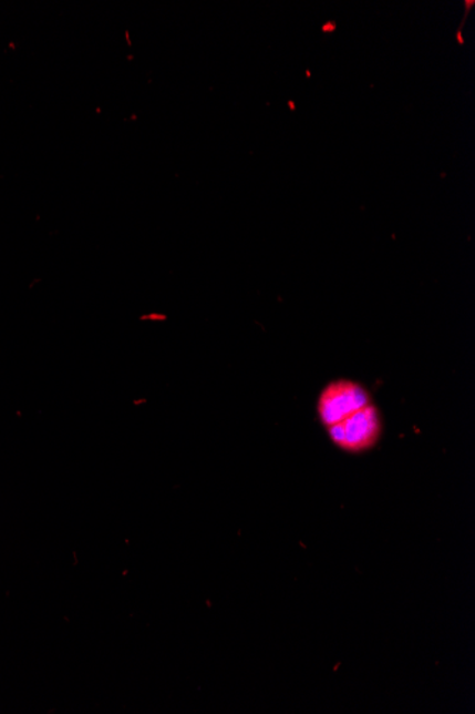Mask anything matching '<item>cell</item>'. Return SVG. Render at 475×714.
Wrapping results in <instances>:
<instances>
[{"label": "cell", "instance_id": "obj_1", "mask_svg": "<svg viewBox=\"0 0 475 714\" xmlns=\"http://www.w3.org/2000/svg\"><path fill=\"white\" fill-rule=\"evenodd\" d=\"M318 416L329 438L342 451H369L382 437L376 404L366 388L350 379H338L322 389Z\"/></svg>", "mask_w": 475, "mask_h": 714}]
</instances>
